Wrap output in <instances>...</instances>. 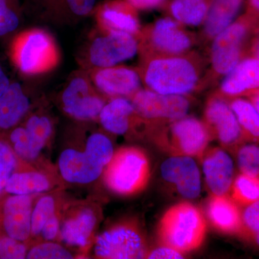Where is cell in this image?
<instances>
[{
	"label": "cell",
	"instance_id": "obj_1",
	"mask_svg": "<svg viewBox=\"0 0 259 259\" xmlns=\"http://www.w3.org/2000/svg\"><path fill=\"white\" fill-rule=\"evenodd\" d=\"M206 233L207 223L202 211L187 202L167 209L157 228L160 244L185 255L198 249L205 239Z\"/></svg>",
	"mask_w": 259,
	"mask_h": 259
},
{
	"label": "cell",
	"instance_id": "obj_2",
	"mask_svg": "<svg viewBox=\"0 0 259 259\" xmlns=\"http://www.w3.org/2000/svg\"><path fill=\"white\" fill-rule=\"evenodd\" d=\"M10 55L19 71L30 76L54 71L61 59L55 37L40 28L28 29L19 33L12 44Z\"/></svg>",
	"mask_w": 259,
	"mask_h": 259
},
{
	"label": "cell",
	"instance_id": "obj_3",
	"mask_svg": "<svg viewBox=\"0 0 259 259\" xmlns=\"http://www.w3.org/2000/svg\"><path fill=\"white\" fill-rule=\"evenodd\" d=\"M139 51L137 37L127 32L97 28L89 34L76 54L80 69L116 66L134 57Z\"/></svg>",
	"mask_w": 259,
	"mask_h": 259
},
{
	"label": "cell",
	"instance_id": "obj_4",
	"mask_svg": "<svg viewBox=\"0 0 259 259\" xmlns=\"http://www.w3.org/2000/svg\"><path fill=\"white\" fill-rule=\"evenodd\" d=\"M139 70L148 89L163 95H185L198 82V73L188 59L179 56L152 57L144 55Z\"/></svg>",
	"mask_w": 259,
	"mask_h": 259
},
{
	"label": "cell",
	"instance_id": "obj_5",
	"mask_svg": "<svg viewBox=\"0 0 259 259\" xmlns=\"http://www.w3.org/2000/svg\"><path fill=\"white\" fill-rule=\"evenodd\" d=\"M104 181L109 190L121 196L139 193L151 178V164L147 154L141 148L123 147L115 151L105 168Z\"/></svg>",
	"mask_w": 259,
	"mask_h": 259
},
{
	"label": "cell",
	"instance_id": "obj_6",
	"mask_svg": "<svg viewBox=\"0 0 259 259\" xmlns=\"http://www.w3.org/2000/svg\"><path fill=\"white\" fill-rule=\"evenodd\" d=\"M152 139L161 151L170 156H190L200 160L212 136L198 119L184 117L170 122L166 128L152 133Z\"/></svg>",
	"mask_w": 259,
	"mask_h": 259
},
{
	"label": "cell",
	"instance_id": "obj_7",
	"mask_svg": "<svg viewBox=\"0 0 259 259\" xmlns=\"http://www.w3.org/2000/svg\"><path fill=\"white\" fill-rule=\"evenodd\" d=\"M92 252L102 259L146 258L147 239L139 223L127 220L112 225L95 237Z\"/></svg>",
	"mask_w": 259,
	"mask_h": 259
},
{
	"label": "cell",
	"instance_id": "obj_8",
	"mask_svg": "<svg viewBox=\"0 0 259 259\" xmlns=\"http://www.w3.org/2000/svg\"><path fill=\"white\" fill-rule=\"evenodd\" d=\"M58 100L68 117L79 122H90L98 120L108 98L97 90L88 73L79 68L65 81Z\"/></svg>",
	"mask_w": 259,
	"mask_h": 259
},
{
	"label": "cell",
	"instance_id": "obj_9",
	"mask_svg": "<svg viewBox=\"0 0 259 259\" xmlns=\"http://www.w3.org/2000/svg\"><path fill=\"white\" fill-rule=\"evenodd\" d=\"M135 110L144 123H170L185 117L190 102L183 95H163L140 89L130 97Z\"/></svg>",
	"mask_w": 259,
	"mask_h": 259
},
{
	"label": "cell",
	"instance_id": "obj_10",
	"mask_svg": "<svg viewBox=\"0 0 259 259\" xmlns=\"http://www.w3.org/2000/svg\"><path fill=\"white\" fill-rule=\"evenodd\" d=\"M97 0H25V8L36 21L54 26L76 25L93 14Z\"/></svg>",
	"mask_w": 259,
	"mask_h": 259
},
{
	"label": "cell",
	"instance_id": "obj_11",
	"mask_svg": "<svg viewBox=\"0 0 259 259\" xmlns=\"http://www.w3.org/2000/svg\"><path fill=\"white\" fill-rule=\"evenodd\" d=\"M88 141L83 151L66 148L58 160V169L65 182L75 185L93 183L103 175L107 163Z\"/></svg>",
	"mask_w": 259,
	"mask_h": 259
},
{
	"label": "cell",
	"instance_id": "obj_12",
	"mask_svg": "<svg viewBox=\"0 0 259 259\" xmlns=\"http://www.w3.org/2000/svg\"><path fill=\"white\" fill-rule=\"evenodd\" d=\"M205 122L212 139L219 141L223 149L234 155L248 142L230 105L221 98L209 100L204 111Z\"/></svg>",
	"mask_w": 259,
	"mask_h": 259
},
{
	"label": "cell",
	"instance_id": "obj_13",
	"mask_svg": "<svg viewBox=\"0 0 259 259\" xmlns=\"http://www.w3.org/2000/svg\"><path fill=\"white\" fill-rule=\"evenodd\" d=\"M99 221L100 214L93 204L71 206L62 214L59 240L67 247L85 249L93 243Z\"/></svg>",
	"mask_w": 259,
	"mask_h": 259
},
{
	"label": "cell",
	"instance_id": "obj_14",
	"mask_svg": "<svg viewBox=\"0 0 259 259\" xmlns=\"http://www.w3.org/2000/svg\"><path fill=\"white\" fill-rule=\"evenodd\" d=\"M139 51L142 54L151 50L167 54H180L190 49L192 40L175 20H158L151 28L141 32Z\"/></svg>",
	"mask_w": 259,
	"mask_h": 259
},
{
	"label": "cell",
	"instance_id": "obj_15",
	"mask_svg": "<svg viewBox=\"0 0 259 259\" xmlns=\"http://www.w3.org/2000/svg\"><path fill=\"white\" fill-rule=\"evenodd\" d=\"M86 71L97 90L108 99L130 98L141 89V75L133 68L116 65Z\"/></svg>",
	"mask_w": 259,
	"mask_h": 259
},
{
	"label": "cell",
	"instance_id": "obj_16",
	"mask_svg": "<svg viewBox=\"0 0 259 259\" xmlns=\"http://www.w3.org/2000/svg\"><path fill=\"white\" fill-rule=\"evenodd\" d=\"M163 180L173 185L187 199H195L201 192V175L197 163L190 156H170L161 166Z\"/></svg>",
	"mask_w": 259,
	"mask_h": 259
},
{
	"label": "cell",
	"instance_id": "obj_17",
	"mask_svg": "<svg viewBox=\"0 0 259 259\" xmlns=\"http://www.w3.org/2000/svg\"><path fill=\"white\" fill-rule=\"evenodd\" d=\"M246 31L243 23H233L214 37L211 60L213 69L218 74H229L239 63L241 44Z\"/></svg>",
	"mask_w": 259,
	"mask_h": 259
},
{
	"label": "cell",
	"instance_id": "obj_18",
	"mask_svg": "<svg viewBox=\"0 0 259 259\" xmlns=\"http://www.w3.org/2000/svg\"><path fill=\"white\" fill-rule=\"evenodd\" d=\"M135 10L126 1L113 0L97 4L93 15L97 28L138 37L141 34V25Z\"/></svg>",
	"mask_w": 259,
	"mask_h": 259
},
{
	"label": "cell",
	"instance_id": "obj_19",
	"mask_svg": "<svg viewBox=\"0 0 259 259\" xmlns=\"http://www.w3.org/2000/svg\"><path fill=\"white\" fill-rule=\"evenodd\" d=\"M206 184L214 195L230 194L234 180V163L223 148L207 149L201 158Z\"/></svg>",
	"mask_w": 259,
	"mask_h": 259
},
{
	"label": "cell",
	"instance_id": "obj_20",
	"mask_svg": "<svg viewBox=\"0 0 259 259\" xmlns=\"http://www.w3.org/2000/svg\"><path fill=\"white\" fill-rule=\"evenodd\" d=\"M33 195L11 194L3 209V228L7 236L25 242L31 236Z\"/></svg>",
	"mask_w": 259,
	"mask_h": 259
},
{
	"label": "cell",
	"instance_id": "obj_21",
	"mask_svg": "<svg viewBox=\"0 0 259 259\" xmlns=\"http://www.w3.org/2000/svg\"><path fill=\"white\" fill-rule=\"evenodd\" d=\"M97 122L108 134L125 136L138 124L144 122L138 115L132 102L127 97H114L107 100Z\"/></svg>",
	"mask_w": 259,
	"mask_h": 259
},
{
	"label": "cell",
	"instance_id": "obj_22",
	"mask_svg": "<svg viewBox=\"0 0 259 259\" xmlns=\"http://www.w3.org/2000/svg\"><path fill=\"white\" fill-rule=\"evenodd\" d=\"M241 208L230 194H212L207 203V217L220 233L239 236L243 226Z\"/></svg>",
	"mask_w": 259,
	"mask_h": 259
},
{
	"label": "cell",
	"instance_id": "obj_23",
	"mask_svg": "<svg viewBox=\"0 0 259 259\" xmlns=\"http://www.w3.org/2000/svg\"><path fill=\"white\" fill-rule=\"evenodd\" d=\"M32 104L21 84L11 82L0 97V130L13 129L28 115Z\"/></svg>",
	"mask_w": 259,
	"mask_h": 259
},
{
	"label": "cell",
	"instance_id": "obj_24",
	"mask_svg": "<svg viewBox=\"0 0 259 259\" xmlns=\"http://www.w3.org/2000/svg\"><path fill=\"white\" fill-rule=\"evenodd\" d=\"M259 88V59L238 63L223 80L221 90L228 96H238Z\"/></svg>",
	"mask_w": 259,
	"mask_h": 259
},
{
	"label": "cell",
	"instance_id": "obj_25",
	"mask_svg": "<svg viewBox=\"0 0 259 259\" xmlns=\"http://www.w3.org/2000/svg\"><path fill=\"white\" fill-rule=\"evenodd\" d=\"M24 126L28 132L32 155L36 160L54 135V120L47 110L39 107L36 111L29 114Z\"/></svg>",
	"mask_w": 259,
	"mask_h": 259
},
{
	"label": "cell",
	"instance_id": "obj_26",
	"mask_svg": "<svg viewBox=\"0 0 259 259\" xmlns=\"http://www.w3.org/2000/svg\"><path fill=\"white\" fill-rule=\"evenodd\" d=\"M53 182L44 172L28 170L14 172L11 175L5 192L16 195H36L51 190Z\"/></svg>",
	"mask_w": 259,
	"mask_h": 259
},
{
	"label": "cell",
	"instance_id": "obj_27",
	"mask_svg": "<svg viewBox=\"0 0 259 259\" xmlns=\"http://www.w3.org/2000/svg\"><path fill=\"white\" fill-rule=\"evenodd\" d=\"M241 0H212L204 20V30L215 37L231 25L241 8Z\"/></svg>",
	"mask_w": 259,
	"mask_h": 259
},
{
	"label": "cell",
	"instance_id": "obj_28",
	"mask_svg": "<svg viewBox=\"0 0 259 259\" xmlns=\"http://www.w3.org/2000/svg\"><path fill=\"white\" fill-rule=\"evenodd\" d=\"M248 142L259 144V112L251 102L236 99L230 104Z\"/></svg>",
	"mask_w": 259,
	"mask_h": 259
},
{
	"label": "cell",
	"instance_id": "obj_29",
	"mask_svg": "<svg viewBox=\"0 0 259 259\" xmlns=\"http://www.w3.org/2000/svg\"><path fill=\"white\" fill-rule=\"evenodd\" d=\"M208 7L205 0H174L171 11L177 21L197 26L205 20Z\"/></svg>",
	"mask_w": 259,
	"mask_h": 259
},
{
	"label": "cell",
	"instance_id": "obj_30",
	"mask_svg": "<svg viewBox=\"0 0 259 259\" xmlns=\"http://www.w3.org/2000/svg\"><path fill=\"white\" fill-rule=\"evenodd\" d=\"M61 212L60 202L57 196L44 194L33 204L30 238H39L46 223L56 213Z\"/></svg>",
	"mask_w": 259,
	"mask_h": 259
},
{
	"label": "cell",
	"instance_id": "obj_31",
	"mask_svg": "<svg viewBox=\"0 0 259 259\" xmlns=\"http://www.w3.org/2000/svg\"><path fill=\"white\" fill-rule=\"evenodd\" d=\"M230 195L241 207L259 200V177L240 172L234 178Z\"/></svg>",
	"mask_w": 259,
	"mask_h": 259
},
{
	"label": "cell",
	"instance_id": "obj_32",
	"mask_svg": "<svg viewBox=\"0 0 259 259\" xmlns=\"http://www.w3.org/2000/svg\"><path fill=\"white\" fill-rule=\"evenodd\" d=\"M75 255L69 247L57 241H40L28 250V259H72Z\"/></svg>",
	"mask_w": 259,
	"mask_h": 259
},
{
	"label": "cell",
	"instance_id": "obj_33",
	"mask_svg": "<svg viewBox=\"0 0 259 259\" xmlns=\"http://www.w3.org/2000/svg\"><path fill=\"white\" fill-rule=\"evenodd\" d=\"M19 0H0V37L15 31L20 23Z\"/></svg>",
	"mask_w": 259,
	"mask_h": 259
},
{
	"label": "cell",
	"instance_id": "obj_34",
	"mask_svg": "<svg viewBox=\"0 0 259 259\" xmlns=\"http://www.w3.org/2000/svg\"><path fill=\"white\" fill-rule=\"evenodd\" d=\"M234 156L241 173L259 177V144L245 143Z\"/></svg>",
	"mask_w": 259,
	"mask_h": 259
},
{
	"label": "cell",
	"instance_id": "obj_35",
	"mask_svg": "<svg viewBox=\"0 0 259 259\" xmlns=\"http://www.w3.org/2000/svg\"><path fill=\"white\" fill-rule=\"evenodd\" d=\"M17 158L10 145L0 141V194L5 191L8 180L15 172L18 163Z\"/></svg>",
	"mask_w": 259,
	"mask_h": 259
},
{
	"label": "cell",
	"instance_id": "obj_36",
	"mask_svg": "<svg viewBox=\"0 0 259 259\" xmlns=\"http://www.w3.org/2000/svg\"><path fill=\"white\" fill-rule=\"evenodd\" d=\"M10 141L18 158L25 161H35L30 148L28 134L25 126H15L10 134Z\"/></svg>",
	"mask_w": 259,
	"mask_h": 259
},
{
	"label": "cell",
	"instance_id": "obj_37",
	"mask_svg": "<svg viewBox=\"0 0 259 259\" xmlns=\"http://www.w3.org/2000/svg\"><path fill=\"white\" fill-rule=\"evenodd\" d=\"M242 222L243 226L239 237L248 241L259 232V200L243 208Z\"/></svg>",
	"mask_w": 259,
	"mask_h": 259
},
{
	"label": "cell",
	"instance_id": "obj_38",
	"mask_svg": "<svg viewBox=\"0 0 259 259\" xmlns=\"http://www.w3.org/2000/svg\"><path fill=\"white\" fill-rule=\"evenodd\" d=\"M28 248L24 242L8 236L0 238V258H26Z\"/></svg>",
	"mask_w": 259,
	"mask_h": 259
},
{
	"label": "cell",
	"instance_id": "obj_39",
	"mask_svg": "<svg viewBox=\"0 0 259 259\" xmlns=\"http://www.w3.org/2000/svg\"><path fill=\"white\" fill-rule=\"evenodd\" d=\"M61 217V212L56 213L46 223L39 236L41 241H57L59 240Z\"/></svg>",
	"mask_w": 259,
	"mask_h": 259
},
{
	"label": "cell",
	"instance_id": "obj_40",
	"mask_svg": "<svg viewBox=\"0 0 259 259\" xmlns=\"http://www.w3.org/2000/svg\"><path fill=\"white\" fill-rule=\"evenodd\" d=\"M185 254L181 253L178 250L166 246V245H160V246L148 250L146 258L149 259H175L184 258Z\"/></svg>",
	"mask_w": 259,
	"mask_h": 259
},
{
	"label": "cell",
	"instance_id": "obj_41",
	"mask_svg": "<svg viewBox=\"0 0 259 259\" xmlns=\"http://www.w3.org/2000/svg\"><path fill=\"white\" fill-rule=\"evenodd\" d=\"M135 9L148 10L156 8L163 0H125Z\"/></svg>",
	"mask_w": 259,
	"mask_h": 259
},
{
	"label": "cell",
	"instance_id": "obj_42",
	"mask_svg": "<svg viewBox=\"0 0 259 259\" xmlns=\"http://www.w3.org/2000/svg\"><path fill=\"white\" fill-rule=\"evenodd\" d=\"M11 81L8 77V75L5 74L4 70L0 65V97L6 92L9 88Z\"/></svg>",
	"mask_w": 259,
	"mask_h": 259
},
{
	"label": "cell",
	"instance_id": "obj_43",
	"mask_svg": "<svg viewBox=\"0 0 259 259\" xmlns=\"http://www.w3.org/2000/svg\"><path fill=\"white\" fill-rule=\"evenodd\" d=\"M248 241L252 242V243H254V244L259 248V232L253 235V236L250 238L249 241Z\"/></svg>",
	"mask_w": 259,
	"mask_h": 259
},
{
	"label": "cell",
	"instance_id": "obj_44",
	"mask_svg": "<svg viewBox=\"0 0 259 259\" xmlns=\"http://www.w3.org/2000/svg\"><path fill=\"white\" fill-rule=\"evenodd\" d=\"M252 103L254 105L255 109H256L257 111L259 112V93L255 95L254 97L252 99Z\"/></svg>",
	"mask_w": 259,
	"mask_h": 259
},
{
	"label": "cell",
	"instance_id": "obj_45",
	"mask_svg": "<svg viewBox=\"0 0 259 259\" xmlns=\"http://www.w3.org/2000/svg\"><path fill=\"white\" fill-rule=\"evenodd\" d=\"M252 5L259 11V0H251Z\"/></svg>",
	"mask_w": 259,
	"mask_h": 259
},
{
	"label": "cell",
	"instance_id": "obj_46",
	"mask_svg": "<svg viewBox=\"0 0 259 259\" xmlns=\"http://www.w3.org/2000/svg\"><path fill=\"white\" fill-rule=\"evenodd\" d=\"M256 56H257V58H258V59H259V45L258 46V47H257V49H256Z\"/></svg>",
	"mask_w": 259,
	"mask_h": 259
}]
</instances>
